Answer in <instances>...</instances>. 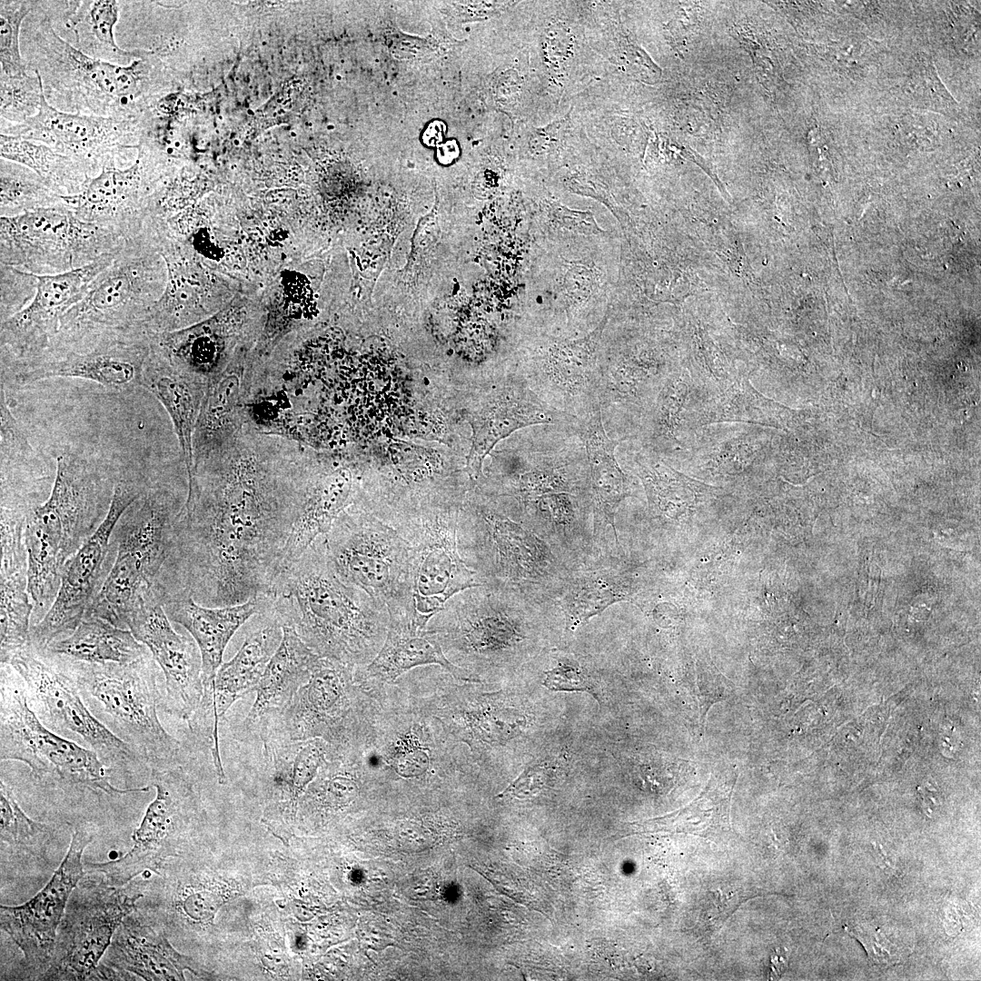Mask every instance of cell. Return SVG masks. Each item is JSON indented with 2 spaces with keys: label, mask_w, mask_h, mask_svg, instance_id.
Masks as SVG:
<instances>
[{
  "label": "cell",
  "mask_w": 981,
  "mask_h": 981,
  "mask_svg": "<svg viewBox=\"0 0 981 981\" xmlns=\"http://www.w3.org/2000/svg\"><path fill=\"white\" fill-rule=\"evenodd\" d=\"M151 350L152 334L143 329L52 344L39 356L16 364L15 380L29 384L54 377L77 378L128 391L142 385Z\"/></svg>",
  "instance_id": "14"
},
{
  "label": "cell",
  "mask_w": 981,
  "mask_h": 981,
  "mask_svg": "<svg viewBox=\"0 0 981 981\" xmlns=\"http://www.w3.org/2000/svg\"><path fill=\"white\" fill-rule=\"evenodd\" d=\"M0 154L36 173L62 196L78 193L90 178L76 161L41 143L1 134Z\"/></svg>",
  "instance_id": "39"
},
{
  "label": "cell",
  "mask_w": 981,
  "mask_h": 981,
  "mask_svg": "<svg viewBox=\"0 0 981 981\" xmlns=\"http://www.w3.org/2000/svg\"><path fill=\"white\" fill-rule=\"evenodd\" d=\"M100 963L120 979L135 976L144 980H183L185 969L197 974L190 958L176 952L164 935L134 912L118 926Z\"/></svg>",
  "instance_id": "27"
},
{
  "label": "cell",
  "mask_w": 981,
  "mask_h": 981,
  "mask_svg": "<svg viewBox=\"0 0 981 981\" xmlns=\"http://www.w3.org/2000/svg\"><path fill=\"white\" fill-rule=\"evenodd\" d=\"M36 1H0L1 73L20 75L29 70L21 53L20 36L23 23L35 9Z\"/></svg>",
  "instance_id": "45"
},
{
  "label": "cell",
  "mask_w": 981,
  "mask_h": 981,
  "mask_svg": "<svg viewBox=\"0 0 981 981\" xmlns=\"http://www.w3.org/2000/svg\"><path fill=\"white\" fill-rule=\"evenodd\" d=\"M768 445L769 433L762 426L715 423L696 431L684 459L710 473L735 474L758 466Z\"/></svg>",
  "instance_id": "32"
},
{
  "label": "cell",
  "mask_w": 981,
  "mask_h": 981,
  "mask_svg": "<svg viewBox=\"0 0 981 981\" xmlns=\"http://www.w3.org/2000/svg\"><path fill=\"white\" fill-rule=\"evenodd\" d=\"M1 322L24 309L36 290L35 274L0 263Z\"/></svg>",
  "instance_id": "46"
},
{
  "label": "cell",
  "mask_w": 981,
  "mask_h": 981,
  "mask_svg": "<svg viewBox=\"0 0 981 981\" xmlns=\"http://www.w3.org/2000/svg\"><path fill=\"white\" fill-rule=\"evenodd\" d=\"M33 611L27 570L1 574V664L31 645Z\"/></svg>",
  "instance_id": "40"
},
{
  "label": "cell",
  "mask_w": 981,
  "mask_h": 981,
  "mask_svg": "<svg viewBox=\"0 0 981 981\" xmlns=\"http://www.w3.org/2000/svg\"><path fill=\"white\" fill-rule=\"evenodd\" d=\"M221 903L220 898L213 892L195 888L184 895L181 907L183 914L190 920L205 923L214 917Z\"/></svg>",
  "instance_id": "51"
},
{
  "label": "cell",
  "mask_w": 981,
  "mask_h": 981,
  "mask_svg": "<svg viewBox=\"0 0 981 981\" xmlns=\"http://www.w3.org/2000/svg\"><path fill=\"white\" fill-rule=\"evenodd\" d=\"M233 144H234L235 145H239V144H240V140H238V139H234V141H233Z\"/></svg>",
  "instance_id": "53"
},
{
  "label": "cell",
  "mask_w": 981,
  "mask_h": 981,
  "mask_svg": "<svg viewBox=\"0 0 981 981\" xmlns=\"http://www.w3.org/2000/svg\"><path fill=\"white\" fill-rule=\"evenodd\" d=\"M263 598V613L294 629L314 653L352 667L372 660L387 634V606L340 580L325 535L278 573Z\"/></svg>",
  "instance_id": "2"
},
{
  "label": "cell",
  "mask_w": 981,
  "mask_h": 981,
  "mask_svg": "<svg viewBox=\"0 0 981 981\" xmlns=\"http://www.w3.org/2000/svg\"><path fill=\"white\" fill-rule=\"evenodd\" d=\"M20 45L27 69L41 78L46 101L65 113L138 120L163 89L164 68L155 53L145 50L129 65L90 57L56 33L40 1L23 23Z\"/></svg>",
  "instance_id": "3"
},
{
  "label": "cell",
  "mask_w": 981,
  "mask_h": 981,
  "mask_svg": "<svg viewBox=\"0 0 981 981\" xmlns=\"http://www.w3.org/2000/svg\"><path fill=\"white\" fill-rule=\"evenodd\" d=\"M249 364L250 355L237 354L209 382L193 435V467L218 451L246 424L242 398Z\"/></svg>",
  "instance_id": "31"
},
{
  "label": "cell",
  "mask_w": 981,
  "mask_h": 981,
  "mask_svg": "<svg viewBox=\"0 0 981 981\" xmlns=\"http://www.w3.org/2000/svg\"><path fill=\"white\" fill-rule=\"evenodd\" d=\"M143 893L129 892L103 877L82 878L73 890L57 929L51 963L39 979L89 980L124 919Z\"/></svg>",
  "instance_id": "12"
},
{
  "label": "cell",
  "mask_w": 981,
  "mask_h": 981,
  "mask_svg": "<svg viewBox=\"0 0 981 981\" xmlns=\"http://www.w3.org/2000/svg\"><path fill=\"white\" fill-rule=\"evenodd\" d=\"M41 652L66 661L104 664L133 662L150 651L129 629L87 616L71 634Z\"/></svg>",
  "instance_id": "34"
},
{
  "label": "cell",
  "mask_w": 981,
  "mask_h": 981,
  "mask_svg": "<svg viewBox=\"0 0 981 981\" xmlns=\"http://www.w3.org/2000/svg\"><path fill=\"white\" fill-rule=\"evenodd\" d=\"M282 628L280 645L265 668L255 690V700L243 720V727L253 736L288 706L297 690L309 679L320 657L294 629L286 626Z\"/></svg>",
  "instance_id": "28"
},
{
  "label": "cell",
  "mask_w": 981,
  "mask_h": 981,
  "mask_svg": "<svg viewBox=\"0 0 981 981\" xmlns=\"http://www.w3.org/2000/svg\"><path fill=\"white\" fill-rule=\"evenodd\" d=\"M146 489L119 481L104 520L94 533L66 562L55 600L43 619L31 627V645L44 650L53 641L71 634L83 620L101 590L114 558V528L127 508Z\"/></svg>",
  "instance_id": "13"
},
{
  "label": "cell",
  "mask_w": 981,
  "mask_h": 981,
  "mask_svg": "<svg viewBox=\"0 0 981 981\" xmlns=\"http://www.w3.org/2000/svg\"><path fill=\"white\" fill-rule=\"evenodd\" d=\"M138 120H122L65 113L53 107L43 94L39 112L21 124L1 125V134L44 144L66 155L85 170L89 177L105 167H117L137 151Z\"/></svg>",
  "instance_id": "15"
},
{
  "label": "cell",
  "mask_w": 981,
  "mask_h": 981,
  "mask_svg": "<svg viewBox=\"0 0 981 981\" xmlns=\"http://www.w3.org/2000/svg\"><path fill=\"white\" fill-rule=\"evenodd\" d=\"M291 136H292V137H295V136H296V133H295V132H293V131H292V132H291Z\"/></svg>",
  "instance_id": "54"
},
{
  "label": "cell",
  "mask_w": 981,
  "mask_h": 981,
  "mask_svg": "<svg viewBox=\"0 0 981 981\" xmlns=\"http://www.w3.org/2000/svg\"><path fill=\"white\" fill-rule=\"evenodd\" d=\"M120 3L114 0L78 1L65 25L75 35L76 48L86 55L118 65H129L144 49L124 50L117 45L114 27Z\"/></svg>",
  "instance_id": "38"
},
{
  "label": "cell",
  "mask_w": 981,
  "mask_h": 981,
  "mask_svg": "<svg viewBox=\"0 0 981 981\" xmlns=\"http://www.w3.org/2000/svg\"><path fill=\"white\" fill-rule=\"evenodd\" d=\"M325 540L342 581L383 602L389 615L411 619L408 544L395 529L353 501L336 518Z\"/></svg>",
  "instance_id": "8"
},
{
  "label": "cell",
  "mask_w": 981,
  "mask_h": 981,
  "mask_svg": "<svg viewBox=\"0 0 981 981\" xmlns=\"http://www.w3.org/2000/svg\"><path fill=\"white\" fill-rule=\"evenodd\" d=\"M114 485L76 454L57 457L51 493L45 502L31 507L25 527L28 592L36 623L55 600L66 562L107 514Z\"/></svg>",
  "instance_id": "4"
},
{
  "label": "cell",
  "mask_w": 981,
  "mask_h": 981,
  "mask_svg": "<svg viewBox=\"0 0 981 981\" xmlns=\"http://www.w3.org/2000/svg\"><path fill=\"white\" fill-rule=\"evenodd\" d=\"M352 666L319 657L288 706L257 733L262 743L343 739L351 707Z\"/></svg>",
  "instance_id": "19"
},
{
  "label": "cell",
  "mask_w": 981,
  "mask_h": 981,
  "mask_svg": "<svg viewBox=\"0 0 981 981\" xmlns=\"http://www.w3.org/2000/svg\"><path fill=\"white\" fill-rule=\"evenodd\" d=\"M570 124V113L546 125L530 132L529 147L534 154H543L554 150L565 137Z\"/></svg>",
  "instance_id": "52"
},
{
  "label": "cell",
  "mask_w": 981,
  "mask_h": 981,
  "mask_svg": "<svg viewBox=\"0 0 981 981\" xmlns=\"http://www.w3.org/2000/svg\"><path fill=\"white\" fill-rule=\"evenodd\" d=\"M0 214L15 216L63 202L36 173L28 167L2 159L0 161Z\"/></svg>",
  "instance_id": "42"
},
{
  "label": "cell",
  "mask_w": 981,
  "mask_h": 981,
  "mask_svg": "<svg viewBox=\"0 0 981 981\" xmlns=\"http://www.w3.org/2000/svg\"><path fill=\"white\" fill-rule=\"evenodd\" d=\"M1 463L6 464L20 457H27L33 448L12 414L6 402L5 393L1 386Z\"/></svg>",
  "instance_id": "48"
},
{
  "label": "cell",
  "mask_w": 981,
  "mask_h": 981,
  "mask_svg": "<svg viewBox=\"0 0 981 981\" xmlns=\"http://www.w3.org/2000/svg\"><path fill=\"white\" fill-rule=\"evenodd\" d=\"M423 665H439L459 679L472 680L468 672L447 658L432 630L419 628L405 618L389 617L384 642L362 675L392 681L404 672Z\"/></svg>",
  "instance_id": "33"
},
{
  "label": "cell",
  "mask_w": 981,
  "mask_h": 981,
  "mask_svg": "<svg viewBox=\"0 0 981 981\" xmlns=\"http://www.w3.org/2000/svg\"><path fill=\"white\" fill-rule=\"evenodd\" d=\"M150 782L156 796L133 835V847L122 857L89 865L110 885L123 886L139 874L157 870L168 852L169 837L187 807L191 791L181 768H152Z\"/></svg>",
  "instance_id": "22"
},
{
  "label": "cell",
  "mask_w": 981,
  "mask_h": 981,
  "mask_svg": "<svg viewBox=\"0 0 981 981\" xmlns=\"http://www.w3.org/2000/svg\"><path fill=\"white\" fill-rule=\"evenodd\" d=\"M7 664L23 679L31 708L48 728L94 751L112 774L147 766L93 714L72 677L54 659L30 645Z\"/></svg>",
  "instance_id": "10"
},
{
  "label": "cell",
  "mask_w": 981,
  "mask_h": 981,
  "mask_svg": "<svg viewBox=\"0 0 981 981\" xmlns=\"http://www.w3.org/2000/svg\"><path fill=\"white\" fill-rule=\"evenodd\" d=\"M458 521L455 509L433 506L395 529L408 544L411 619L419 628L456 594L482 586L459 553Z\"/></svg>",
  "instance_id": "11"
},
{
  "label": "cell",
  "mask_w": 981,
  "mask_h": 981,
  "mask_svg": "<svg viewBox=\"0 0 981 981\" xmlns=\"http://www.w3.org/2000/svg\"><path fill=\"white\" fill-rule=\"evenodd\" d=\"M0 832L2 842L13 848L41 856L54 831L47 824L30 818L19 806L13 790L1 779Z\"/></svg>",
  "instance_id": "43"
},
{
  "label": "cell",
  "mask_w": 981,
  "mask_h": 981,
  "mask_svg": "<svg viewBox=\"0 0 981 981\" xmlns=\"http://www.w3.org/2000/svg\"><path fill=\"white\" fill-rule=\"evenodd\" d=\"M164 171L143 149L126 168L105 167L88 178L74 195L63 202L83 221L110 228L125 239L141 233L147 216L148 199Z\"/></svg>",
  "instance_id": "20"
},
{
  "label": "cell",
  "mask_w": 981,
  "mask_h": 981,
  "mask_svg": "<svg viewBox=\"0 0 981 981\" xmlns=\"http://www.w3.org/2000/svg\"><path fill=\"white\" fill-rule=\"evenodd\" d=\"M278 113H279V114H283V111H282V110H279V111H278Z\"/></svg>",
  "instance_id": "56"
},
{
  "label": "cell",
  "mask_w": 981,
  "mask_h": 981,
  "mask_svg": "<svg viewBox=\"0 0 981 981\" xmlns=\"http://www.w3.org/2000/svg\"><path fill=\"white\" fill-rule=\"evenodd\" d=\"M263 625L250 634L236 655L220 666L211 692L203 694L194 718L204 722L211 718V753L221 765L219 725L227 710L238 699L255 691L265 668L282 638V628L270 614H260ZM210 738V739H211Z\"/></svg>",
  "instance_id": "23"
},
{
  "label": "cell",
  "mask_w": 981,
  "mask_h": 981,
  "mask_svg": "<svg viewBox=\"0 0 981 981\" xmlns=\"http://www.w3.org/2000/svg\"><path fill=\"white\" fill-rule=\"evenodd\" d=\"M581 432L590 464L595 509L611 526L617 540L614 519L619 503L628 495L626 476L614 455L619 441L607 435L600 406L584 417Z\"/></svg>",
  "instance_id": "36"
},
{
  "label": "cell",
  "mask_w": 981,
  "mask_h": 981,
  "mask_svg": "<svg viewBox=\"0 0 981 981\" xmlns=\"http://www.w3.org/2000/svg\"><path fill=\"white\" fill-rule=\"evenodd\" d=\"M732 422L782 428L778 405L751 384L748 375L718 394L703 397L690 414L695 431L710 424Z\"/></svg>",
  "instance_id": "37"
},
{
  "label": "cell",
  "mask_w": 981,
  "mask_h": 981,
  "mask_svg": "<svg viewBox=\"0 0 981 981\" xmlns=\"http://www.w3.org/2000/svg\"><path fill=\"white\" fill-rule=\"evenodd\" d=\"M647 451V450H645ZM637 474L643 482L650 510L656 516L675 518L693 511L716 499L722 490L692 480L647 451L634 457Z\"/></svg>",
  "instance_id": "35"
},
{
  "label": "cell",
  "mask_w": 981,
  "mask_h": 981,
  "mask_svg": "<svg viewBox=\"0 0 981 981\" xmlns=\"http://www.w3.org/2000/svg\"><path fill=\"white\" fill-rule=\"evenodd\" d=\"M117 252L68 272L35 274L36 290L31 302L1 322L2 360L19 364L44 352L56 335L62 317L84 297L93 280L113 263Z\"/></svg>",
  "instance_id": "18"
},
{
  "label": "cell",
  "mask_w": 981,
  "mask_h": 981,
  "mask_svg": "<svg viewBox=\"0 0 981 981\" xmlns=\"http://www.w3.org/2000/svg\"><path fill=\"white\" fill-rule=\"evenodd\" d=\"M0 757L26 764L48 784L79 786L109 796L140 793L150 786L122 789L111 784L112 772L98 755L48 728L31 708L23 679L1 664Z\"/></svg>",
  "instance_id": "7"
},
{
  "label": "cell",
  "mask_w": 981,
  "mask_h": 981,
  "mask_svg": "<svg viewBox=\"0 0 981 981\" xmlns=\"http://www.w3.org/2000/svg\"><path fill=\"white\" fill-rule=\"evenodd\" d=\"M247 112H248V114H250V115L254 114L253 111L251 110V109H249Z\"/></svg>",
  "instance_id": "55"
},
{
  "label": "cell",
  "mask_w": 981,
  "mask_h": 981,
  "mask_svg": "<svg viewBox=\"0 0 981 981\" xmlns=\"http://www.w3.org/2000/svg\"><path fill=\"white\" fill-rule=\"evenodd\" d=\"M92 836L77 827L69 849L46 886L28 902L0 907L1 928L18 946L25 969L39 978L49 967L57 929L70 896L84 877L82 856Z\"/></svg>",
  "instance_id": "17"
},
{
  "label": "cell",
  "mask_w": 981,
  "mask_h": 981,
  "mask_svg": "<svg viewBox=\"0 0 981 981\" xmlns=\"http://www.w3.org/2000/svg\"><path fill=\"white\" fill-rule=\"evenodd\" d=\"M317 459L307 446L245 424L195 464L156 582L162 594L208 607L265 597Z\"/></svg>",
  "instance_id": "1"
},
{
  "label": "cell",
  "mask_w": 981,
  "mask_h": 981,
  "mask_svg": "<svg viewBox=\"0 0 981 981\" xmlns=\"http://www.w3.org/2000/svg\"><path fill=\"white\" fill-rule=\"evenodd\" d=\"M576 417L559 411L524 386L491 395L470 417L472 445L465 471L477 481L484 458L494 445L514 431L534 424L569 423Z\"/></svg>",
  "instance_id": "25"
},
{
  "label": "cell",
  "mask_w": 981,
  "mask_h": 981,
  "mask_svg": "<svg viewBox=\"0 0 981 981\" xmlns=\"http://www.w3.org/2000/svg\"><path fill=\"white\" fill-rule=\"evenodd\" d=\"M165 409L176 435L188 480L193 470V441L208 383L179 370L154 347L146 361L142 385Z\"/></svg>",
  "instance_id": "29"
},
{
  "label": "cell",
  "mask_w": 981,
  "mask_h": 981,
  "mask_svg": "<svg viewBox=\"0 0 981 981\" xmlns=\"http://www.w3.org/2000/svg\"><path fill=\"white\" fill-rule=\"evenodd\" d=\"M127 629L148 649L163 672L160 708L189 720L203 695L201 653L193 639L173 629L156 586L136 607Z\"/></svg>",
  "instance_id": "16"
},
{
  "label": "cell",
  "mask_w": 981,
  "mask_h": 981,
  "mask_svg": "<svg viewBox=\"0 0 981 981\" xmlns=\"http://www.w3.org/2000/svg\"><path fill=\"white\" fill-rule=\"evenodd\" d=\"M164 274L161 254L143 226L141 233L128 239L113 263L93 280L84 297L62 317L50 344L145 330L149 310L160 298Z\"/></svg>",
  "instance_id": "6"
},
{
  "label": "cell",
  "mask_w": 981,
  "mask_h": 981,
  "mask_svg": "<svg viewBox=\"0 0 981 981\" xmlns=\"http://www.w3.org/2000/svg\"><path fill=\"white\" fill-rule=\"evenodd\" d=\"M187 495L173 484L146 489L119 519L114 533L115 559L155 585L170 554L175 525Z\"/></svg>",
  "instance_id": "21"
},
{
  "label": "cell",
  "mask_w": 981,
  "mask_h": 981,
  "mask_svg": "<svg viewBox=\"0 0 981 981\" xmlns=\"http://www.w3.org/2000/svg\"><path fill=\"white\" fill-rule=\"evenodd\" d=\"M128 239L78 218L64 203L0 218V263L36 274L81 268Z\"/></svg>",
  "instance_id": "9"
},
{
  "label": "cell",
  "mask_w": 981,
  "mask_h": 981,
  "mask_svg": "<svg viewBox=\"0 0 981 981\" xmlns=\"http://www.w3.org/2000/svg\"><path fill=\"white\" fill-rule=\"evenodd\" d=\"M356 474L341 461L318 460L282 550L278 573L298 559L356 499Z\"/></svg>",
  "instance_id": "24"
},
{
  "label": "cell",
  "mask_w": 981,
  "mask_h": 981,
  "mask_svg": "<svg viewBox=\"0 0 981 981\" xmlns=\"http://www.w3.org/2000/svg\"><path fill=\"white\" fill-rule=\"evenodd\" d=\"M51 657V656H50ZM54 659L72 677L93 714L152 768L175 766L181 743L163 727L160 669L152 654L129 663H84Z\"/></svg>",
  "instance_id": "5"
},
{
  "label": "cell",
  "mask_w": 981,
  "mask_h": 981,
  "mask_svg": "<svg viewBox=\"0 0 981 981\" xmlns=\"http://www.w3.org/2000/svg\"><path fill=\"white\" fill-rule=\"evenodd\" d=\"M543 685L553 691H588L592 693L593 684L580 668L562 661L545 673Z\"/></svg>",
  "instance_id": "50"
},
{
  "label": "cell",
  "mask_w": 981,
  "mask_h": 981,
  "mask_svg": "<svg viewBox=\"0 0 981 981\" xmlns=\"http://www.w3.org/2000/svg\"><path fill=\"white\" fill-rule=\"evenodd\" d=\"M0 75L1 118L21 124L36 115L44 94L39 74L28 71L20 75Z\"/></svg>",
  "instance_id": "44"
},
{
  "label": "cell",
  "mask_w": 981,
  "mask_h": 981,
  "mask_svg": "<svg viewBox=\"0 0 981 981\" xmlns=\"http://www.w3.org/2000/svg\"><path fill=\"white\" fill-rule=\"evenodd\" d=\"M626 597L627 590L618 576L595 571L577 578L568 586L561 600L568 629L575 630Z\"/></svg>",
  "instance_id": "41"
},
{
  "label": "cell",
  "mask_w": 981,
  "mask_h": 981,
  "mask_svg": "<svg viewBox=\"0 0 981 981\" xmlns=\"http://www.w3.org/2000/svg\"><path fill=\"white\" fill-rule=\"evenodd\" d=\"M161 599L170 620L184 627L195 640L202 658L203 694L211 692L228 642L251 617L263 613L264 599L224 607L203 606L186 595Z\"/></svg>",
  "instance_id": "26"
},
{
  "label": "cell",
  "mask_w": 981,
  "mask_h": 981,
  "mask_svg": "<svg viewBox=\"0 0 981 981\" xmlns=\"http://www.w3.org/2000/svg\"><path fill=\"white\" fill-rule=\"evenodd\" d=\"M845 928L849 935L862 944L870 960L876 964L888 966L899 962L902 955L899 946L887 938L880 928L866 926H857L852 930L847 926Z\"/></svg>",
  "instance_id": "49"
},
{
  "label": "cell",
  "mask_w": 981,
  "mask_h": 981,
  "mask_svg": "<svg viewBox=\"0 0 981 981\" xmlns=\"http://www.w3.org/2000/svg\"><path fill=\"white\" fill-rule=\"evenodd\" d=\"M703 397L689 372L680 366L668 379L641 421L644 450L659 457L684 459L696 435L690 427V414Z\"/></svg>",
  "instance_id": "30"
},
{
  "label": "cell",
  "mask_w": 981,
  "mask_h": 981,
  "mask_svg": "<svg viewBox=\"0 0 981 981\" xmlns=\"http://www.w3.org/2000/svg\"><path fill=\"white\" fill-rule=\"evenodd\" d=\"M575 36L563 22L550 23L540 38L541 57L545 65L553 73H560L567 67L574 54Z\"/></svg>",
  "instance_id": "47"
}]
</instances>
